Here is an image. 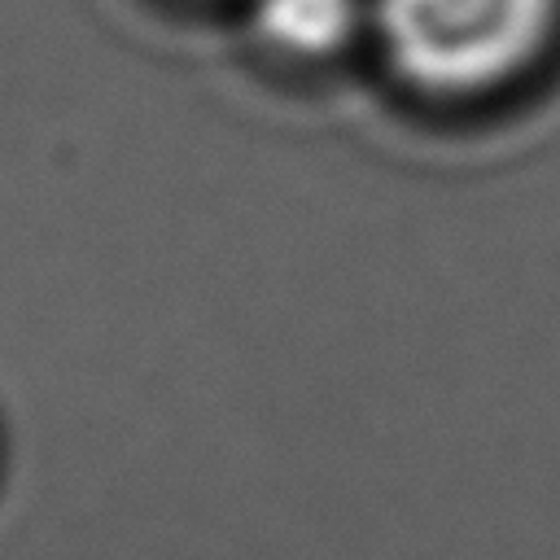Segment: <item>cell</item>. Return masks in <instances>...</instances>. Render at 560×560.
Returning <instances> with one entry per match:
<instances>
[{"mask_svg":"<svg viewBox=\"0 0 560 560\" xmlns=\"http://www.w3.org/2000/svg\"><path fill=\"white\" fill-rule=\"evenodd\" d=\"M363 0H258L254 26L284 57H324L350 39Z\"/></svg>","mask_w":560,"mask_h":560,"instance_id":"obj_2","label":"cell"},{"mask_svg":"<svg viewBox=\"0 0 560 560\" xmlns=\"http://www.w3.org/2000/svg\"><path fill=\"white\" fill-rule=\"evenodd\" d=\"M389 66L420 92L472 96L534 61L556 0H372Z\"/></svg>","mask_w":560,"mask_h":560,"instance_id":"obj_1","label":"cell"}]
</instances>
